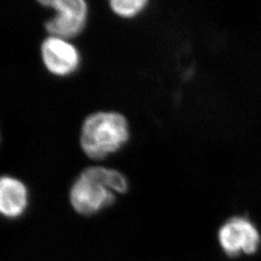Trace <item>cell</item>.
<instances>
[{
  "label": "cell",
  "mask_w": 261,
  "mask_h": 261,
  "mask_svg": "<svg viewBox=\"0 0 261 261\" xmlns=\"http://www.w3.org/2000/svg\"><path fill=\"white\" fill-rule=\"evenodd\" d=\"M129 184L120 171L105 167L85 168L70 190V202L76 213L93 216L111 207L117 194H126Z\"/></svg>",
  "instance_id": "obj_1"
},
{
  "label": "cell",
  "mask_w": 261,
  "mask_h": 261,
  "mask_svg": "<svg viewBox=\"0 0 261 261\" xmlns=\"http://www.w3.org/2000/svg\"><path fill=\"white\" fill-rule=\"evenodd\" d=\"M130 139L126 117L116 112H98L84 120L81 145L84 154L92 160H102L119 151Z\"/></svg>",
  "instance_id": "obj_2"
},
{
  "label": "cell",
  "mask_w": 261,
  "mask_h": 261,
  "mask_svg": "<svg viewBox=\"0 0 261 261\" xmlns=\"http://www.w3.org/2000/svg\"><path fill=\"white\" fill-rule=\"evenodd\" d=\"M40 3L56 11L55 17L46 22L50 36L68 40L84 31L89 12L84 0H47Z\"/></svg>",
  "instance_id": "obj_3"
},
{
  "label": "cell",
  "mask_w": 261,
  "mask_h": 261,
  "mask_svg": "<svg viewBox=\"0 0 261 261\" xmlns=\"http://www.w3.org/2000/svg\"><path fill=\"white\" fill-rule=\"evenodd\" d=\"M218 241L228 256L252 254L260 244V235L256 226L246 217H232L220 227Z\"/></svg>",
  "instance_id": "obj_4"
},
{
  "label": "cell",
  "mask_w": 261,
  "mask_h": 261,
  "mask_svg": "<svg viewBox=\"0 0 261 261\" xmlns=\"http://www.w3.org/2000/svg\"><path fill=\"white\" fill-rule=\"evenodd\" d=\"M41 51L44 64L54 75H72L81 65L82 57L79 49L65 39L47 37L42 44Z\"/></svg>",
  "instance_id": "obj_5"
},
{
  "label": "cell",
  "mask_w": 261,
  "mask_h": 261,
  "mask_svg": "<svg viewBox=\"0 0 261 261\" xmlns=\"http://www.w3.org/2000/svg\"><path fill=\"white\" fill-rule=\"evenodd\" d=\"M28 206V191L17 178L0 176V215L10 219L19 218Z\"/></svg>",
  "instance_id": "obj_6"
},
{
  "label": "cell",
  "mask_w": 261,
  "mask_h": 261,
  "mask_svg": "<svg viewBox=\"0 0 261 261\" xmlns=\"http://www.w3.org/2000/svg\"><path fill=\"white\" fill-rule=\"evenodd\" d=\"M147 0H130V1H122V0H112L110 2L111 9L114 14L121 18H134L140 14L145 7L148 5Z\"/></svg>",
  "instance_id": "obj_7"
}]
</instances>
